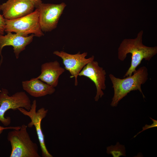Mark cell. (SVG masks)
<instances>
[{"label":"cell","instance_id":"1","mask_svg":"<svg viewBox=\"0 0 157 157\" xmlns=\"http://www.w3.org/2000/svg\"><path fill=\"white\" fill-rule=\"evenodd\" d=\"M143 31H141L135 39H126L121 43L118 49V58L123 61L128 53L131 54V65L124 77L131 76L137 67L144 59L149 61L157 53V47H149L142 42Z\"/></svg>","mask_w":157,"mask_h":157},{"label":"cell","instance_id":"17","mask_svg":"<svg viewBox=\"0 0 157 157\" xmlns=\"http://www.w3.org/2000/svg\"><path fill=\"white\" fill-rule=\"evenodd\" d=\"M20 128V126H9L4 127L0 126V130H4L11 129H18Z\"/></svg>","mask_w":157,"mask_h":157},{"label":"cell","instance_id":"9","mask_svg":"<svg viewBox=\"0 0 157 157\" xmlns=\"http://www.w3.org/2000/svg\"><path fill=\"white\" fill-rule=\"evenodd\" d=\"M106 74L105 70L99 66L98 62L93 60L87 64L78 74L80 76L88 78L94 83L97 89L94 98L95 101H98L104 94L103 90L106 88Z\"/></svg>","mask_w":157,"mask_h":157},{"label":"cell","instance_id":"7","mask_svg":"<svg viewBox=\"0 0 157 157\" xmlns=\"http://www.w3.org/2000/svg\"><path fill=\"white\" fill-rule=\"evenodd\" d=\"M36 101L34 100L32 102L29 110H27L22 108H19L17 110L24 115L30 118L31 121L27 125L28 127L31 128L33 126H35L40 143L42 156L53 157V156L49 152L46 147L44 135L41 127L42 121L46 117L48 110L42 107L36 111Z\"/></svg>","mask_w":157,"mask_h":157},{"label":"cell","instance_id":"16","mask_svg":"<svg viewBox=\"0 0 157 157\" xmlns=\"http://www.w3.org/2000/svg\"><path fill=\"white\" fill-rule=\"evenodd\" d=\"M150 118L153 121V123L151 125H145L143 127L142 130L140 131L138 133H137L136 135H135L134 137V138L137 135H138L140 133H141L142 132L145 130H146L147 129L151 128L156 127L157 126V121L152 119L150 117Z\"/></svg>","mask_w":157,"mask_h":157},{"label":"cell","instance_id":"5","mask_svg":"<svg viewBox=\"0 0 157 157\" xmlns=\"http://www.w3.org/2000/svg\"><path fill=\"white\" fill-rule=\"evenodd\" d=\"M8 94V90L3 88L0 92V122L6 126L9 125L11 122L10 117H4L8 110L22 108L28 111L32 104L29 97L24 92H17L11 96Z\"/></svg>","mask_w":157,"mask_h":157},{"label":"cell","instance_id":"3","mask_svg":"<svg viewBox=\"0 0 157 157\" xmlns=\"http://www.w3.org/2000/svg\"><path fill=\"white\" fill-rule=\"evenodd\" d=\"M28 126L23 124L18 129L9 131L7 139L11 145L10 157H40L37 144L31 139L27 131Z\"/></svg>","mask_w":157,"mask_h":157},{"label":"cell","instance_id":"4","mask_svg":"<svg viewBox=\"0 0 157 157\" xmlns=\"http://www.w3.org/2000/svg\"><path fill=\"white\" fill-rule=\"evenodd\" d=\"M5 31L15 32L24 36L29 34L39 37L43 36L39 22L38 9L36 8L31 13L20 18L6 19Z\"/></svg>","mask_w":157,"mask_h":157},{"label":"cell","instance_id":"8","mask_svg":"<svg viewBox=\"0 0 157 157\" xmlns=\"http://www.w3.org/2000/svg\"><path fill=\"white\" fill-rule=\"evenodd\" d=\"M53 53L62 59L65 69L69 71L71 75L70 77L75 78V86L78 85V76L81 71L87 64L94 59V56L86 58L88 53L86 52L81 53L79 52L76 54H72L63 51H56Z\"/></svg>","mask_w":157,"mask_h":157},{"label":"cell","instance_id":"2","mask_svg":"<svg viewBox=\"0 0 157 157\" xmlns=\"http://www.w3.org/2000/svg\"><path fill=\"white\" fill-rule=\"evenodd\" d=\"M133 74L131 76L122 79L117 78L112 74L109 75L114 91L110 104L112 107H116L119 102L132 91L138 90L142 94L143 98H145L141 86L148 79L147 68L145 66L141 67L136 69Z\"/></svg>","mask_w":157,"mask_h":157},{"label":"cell","instance_id":"15","mask_svg":"<svg viewBox=\"0 0 157 157\" xmlns=\"http://www.w3.org/2000/svg\"><path fill=\"white\" fill-rule=\"evenodd\" d=\"M6 25V19L0 13V35L4 34Z\"/></svg>","mask_w":157,"mask_h":157},{"label":"cell","instance_id":"13","mask_svg":"<svg viewBox=\"0 0 157 157\" xmlns=\"http://www.w3.org/2000/svg\"><path fill=\"white\" fill-rule=\"evenodd\" d=\"M22 85L24 90L30 95L35 97L51 95L55 91L54 87L36 78L23 81Z\"/></svg>","mask_w":157,"mask_h":157},{"label":"cell","instance_id":"19","mask_svg":"<svg viewBox=\"0 0 157 157\" xmlns=\"http://www.w3.org/2000/svg\"><path fill=\"white\" fill-rule=\"evenodd\" d=\"M3 130H0V135L2 133Z\"/></svg>","mask_w":157,"mask_h":157},{"label":"cell","instance_id":"18","mask_svg":"<svg viewBox=\"0 0 157 157\" xmlns=\"http://www.w3.org/2000/svg\"><path fill=\"white\" fill-rule=\"evenodd\" d=\"M34 5L35 8H37L38 6L42 3L41 0H29Z\"/></svg>","mask_w":157,"mask_h":157},{"label":"cell","instance_id":"12","mask_svg":"<svg viewBox=\"0 0 157 157\" xmlns=\"http://www.w3.org/2000/svg\"><path fill=\"white\" fill-rule=\"evenodd\" d=\"M41 74L36 78L54 87L58 85L60 76L65 72L58 61L45 63L41 66Z\"/></svg>","mask_w":157,"mask_h":157},{"label":"cell","instance_id":"10","mask_svg":"<svg viewBox=\"0 0 157 157\" xmlns=\"http://www.w3.org/2000/svg\"><path fill=\"white\" fill-rule=\"evenodd\" d=\"M35 8L29 0H7L0 5V10L7 19H16L32 12Z\"/></svg>","mask_w":157,"mask_h":157},{"label":"cell","instance_id":"11","mask_svg":"<svg viewBox=\"0 0 157 157\" xmlns=\"http://www.w3.org/2000/svg\"><path fill=\"white\" fill-rule=\"evenodd\" d=\"M34 35L24 36L17 33H7L5 35H0V55L1 56L0 66L2 62L3 57L2 50L6 46H12L13 47L14 52L17 59H18L20 53L25 49L27 45L32 41Z\"/></svg>","mask_w":157,"mask_h":157},{"label":"cell","instance_id":"6","mask_svg":"<svg viewBox=\"0 0 157 157\" xmlns=\"http://www.w3.org/2000/svg\"><path fill=\"white\" fill-rule=\"evenodd\" d=\"M66 6L64 2L58 4L42 3L36 8L39 10V22L43 32L51 31L56 28Z\"/></svg>","mask_w":157,"mask_h":157},{"label":"cell","instance_id":"14","mask_svg":"<svg viewBox=\"0 0 157 157\" xmlns=\"http://www.w3.org/2000/svg\"><path fill=\"white\" fill-rule=\"evenodd\" d=\"M106 153L111 154L113 157L126 156L125 148L124 145L120 144L117 142L114 146L111 145L107 147Z\"/></svg>","mask_w":157,"mask_h":157}]
</instances>
